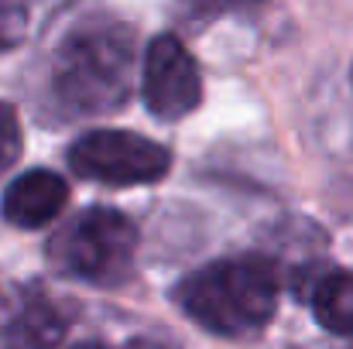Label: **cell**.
Wrapping results in <instances>:
<instances>
[{
	"mask_svg": "<svg viewBox=\"0 0 353 349\" xmlns=\"http://www.w3.org/2000/svg\"><path fill=\"white\" fill-rule=\"evenodd\" d=\"M144 103L148 110L175 123L182 116H189L203 103V79L199 69L189 55V48L175 38V34H158L148 48H144V83H141Z\"/></svg>",
	"mask_w": 353,
	"mask_h": 349,
	"instance_id": "obj_5",
	"label": "cell"
},
{
	"mask_svg": "<svg viewBox=\"0 0 353 349\" xmlns=\"http://www.w3.org/2000/svg\"><path fill=\"white\" fill-rule=\"evenodd\" d=\"M69 332V315L45 291H28L0 326V349H55Z\"/></svg>",
	"mask_w": 353,
	"mask_h": 349,
	"instance_id": "obj_7",
	"label": "cell"
},
{
	"mask_svg": "<svg viewBox=\"0 0 353 349\" xmlns=\"http://www.w3.org/2000/svg\"><path fill=\"white\" fill-rule=\"evenodd\" d=\"M21 144H24V137H21V120H17L10 103L0 100V175L21 158Z\"/></svg>",
	"mask_w": 353,
	"mask_h": 349,
	"instance_id": "obj_9",
	"label": "cell"
},
{
	"mask_svg": "<svg viewBox=\"0 0 353 349\" xmlns=\"http://www.w3.org/2000/svg\"><path fill=\"white\" fill-rule=\"evenodd\" d=\"M69 349H110L107 343H76V346H69Z\"/></svg>",
	"mask_w": 353,
	"mask_h": 349,
	"instance_id": "obj_11",
	"label": "cell"
},
{
	"mask_svg": "<svg viewBox=\"0 0 353 349\" xmlns=\"http://www.w3.org/2000/svg\"><path fill=\"white\" fill-rule=\"evenodd\" d=\"M65 202H69L65 178L48 168H34L7 185L0 199V213L17 230H38V226H48L65 209Z\"/></svg>",
	"mask_w": 353,
	"mask_h": 349,
	"instance_id": "obj_6",
	"label": "cell"
},
{
	"mask_svg": "<svg viewBox=\"0 0 353 349\" xmlns=\"http://www.w3.org/2000/svg\"><path fill=\"white\" fill-rule=\"evenodd\" d=\"M278 271L268 257L247 253L199 267L175 288V305L206 332L243 339L261 332L278 308Z\"/></svg>",
	"mask_w": 353,
	"mask_h": 349,
	"instance_id": "obj_1",
	"label": "cell"
},
{
	"mask_svg": "<svg viewBox=\"0 0 353 349\" xmlns=\"http://www.w3.org/2000/svg\"><path fill=\"white\" fill-rule=\"evenodd\" d=\"M309 302H312L316 322L326 332L353 339V271H340L336 267V271L319 274L312 281Z\"/></svg>",
	"mask_w": 353,
	"mask_h": 349,
	"instance_id": "obj_8",
	"label": "cell"
},
{
	"mask_svg": "<svg viewBox=\"0 0 353 349\" xmlns=\"http://www.w3.org/2000/svg\"><path fill=\"white\" fill-rule=\"evenodd\" d=\"M24 38V10L17 0H0V52L14 48Z\"/></svg>",
	"mask_w": 353,
	"mask_h": 349,
	"instance_id": "obj_10",
	"label": "cell"
},
{
	"mask_svg": "<svg viewBox=\"0 0 353 349\" xmlns=\"http://www.w3.org/2000/svg\"><path fill=\"white\" fill-rule=\"evenodd\" d=\"M240 3H250V0H240Z\"/></svg>",
	"mask_w": 353,
	"mask_h": 349,
	"instance_id": "obj_12",
	"label": "cell"
},
{
	"mask_svg": "<svg viewBox=\"0 0 353 349\" xmlns=\"http://www.w3.org/2000/svg\"><path fill=\"white\" fill-rule=\"evenodd\" d=\"M69 165L79 178L103 185H151L172 168V154L130 130H90L69 147Z\"/></svg>",
	"mask_w": 353,
	"mask_h": 349,
	"instance_id": "obj_4",
	"label": "cell"
},
{
	"mask_svg": "<svg viewBox=\"0 0 353 349\" xmlns=\"http://www.w3.org/2000/svg\"><path fill=\"white\" fill-rule=\"evenodd\" d=\"M55 93L72 114H114L134 83V34L114 24H79L55 52Z\"/></svg>",
	"mask_w": 353,
	"mask_h": 349,
	"instance_id": "obj_2",
	"label": "cell"
},
{
	"mask_svg": "<svg viewBox=\"0 0 353 349\" xmlns=\"http://www.w3.org/2000/svg\"><path fill=\"white\" fill-rule=\"evenodd\" d=\"M137 253V226L107 206L83 209L48 243V260L65 277L114 288L127 281Z\"/></svg>",
	"mask_w": 353,
	"mask_h": 349,
	"instance_id": "obj_3",
	"label": "cell"
}]
</instances>
